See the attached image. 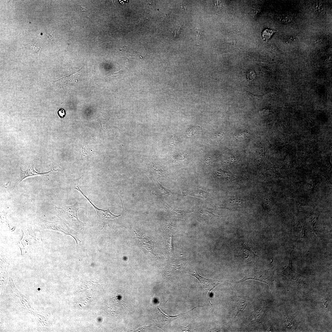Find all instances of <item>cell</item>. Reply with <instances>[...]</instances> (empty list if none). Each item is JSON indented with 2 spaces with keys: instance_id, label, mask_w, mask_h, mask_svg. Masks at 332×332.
<instances>
[{
  "instance_id": "1",
  "label": "cell",
  "mask_w": 332,
  "mask_h": 332,
  "mask_svg": "<svg viewBox=\"0 0 332 332\" xmlns=\"http://www.w3.org/2000/svg\"><path fill=\"white\" fill-rule=\"evenodd\" d=\"M55 209L57 216L71 226L76 229L83 227L84 223L78 218V212L79 209L85 208L80 207L78 203L72 206L62 208L55 206Z\"/></svg>"
},
{
  "instance_id": "2",
  "label": "cell",
  "mask_w": 332,
  "mask_h": 332,
  "mask_svg": "<svg viewBox=\"0 0 332 332\" xmlns=\"http://www.w3.org/2000/svg\"><path fill=\"white\" fill-rule=\"evenodd\" d=\"M274 272V267L263 270H252L248 272L242 280L235 282L239 283L248 280H254L266 283L271 289H273Z\"/></svg>"
},
{
  "instance_id": "3",
  "label": "cell",
  "mask_w": 332,
  "mask_h": 332,
  "mask_svg": "<svg viewBox=\"0 0 332 332\" xmlns=\"http://www.w3.org/2000/svg\"><path fill=\"white\" fill-rule=\"evenodd\" d=\"M79 182H76L73 188L77 190L88 200L90 203L96 211L97 215L100 220H102L103 221L112 220L119 217L121 216L120 215H116L113 214L110 211L109 208L107 210L103 209H99L95 206L87 197L86 195L80 189L79 186Z\"/></svg>"
},
{
  "instance_id": "4",
  "label": "cell",
  "mask_w": 332,
  "mask_h": 332,
  "mask_svg": "<svg viewBox=\"0 0 332 332\" xmlns=\"http://www.w3.org/2000/svg\"><path fill=\"white\" fill-rule=\"evenodd\" d=\"M20 174L19 179L15 184L13 188L19 184L23 180L26 178L35 176H49L54 172L58 170L53 169L45 173H40L37 172L34 169V164H30L29 165L28 169L26 171H23L20 168Z\"/></svg>"
},
{
  "instance_id": "5",
  "label": "cell",
  "mask_w": 332,
  "mask_h": 332,
  "mask_svg": "<svg viewBox=\"0 0 332 332\" xmlns=\"http://www.w3.org/2000/svg\"><path fill=\"white\" fill-rule=\"evenodd\" d=\"M190 274L196 278L201 283L204 289L207 291L209 303L212 304L210 301L211 292L218 285L219 281L206 279L201 276L199 274L197 270L194 271L193 274Z\"/></svg>"
},
{
  "instance_id": "6",
  "label": "cell",
  "mask_w": 332,
  "mask_h": 332,
  "mask_svg": "<svg viewBox=\"0 0 332 332\" xmlns=\"http://www.w3.org/2000/svg\"><path fill=\"white\" fill-rule=\"evenodd\" d=\"M291 254L289 265L287 267L281 272V273L286 276L292 283H298L304 281L307 279V277L301 275L294 271L290 266L291 260Z\"/></svg>"
},
{
  "instance_id": "7",
  "label": "cell",
  "mask_w": 332,
  "mask_h": 332,
  "mask_svg": "<svg viewBox=\"0 0 332 332\" xmlns=\"http://www.w3.org/2000/svg\"><path fill=\"white\" fill-rule=\"evenodd\" d=\"M239 255L247 262H249L253 261L257 256L249 247L248 245L245 242L242 243L240 246Z\"/></svg>"
},
{
  "instance_id": "8",
  "label": "cell",
  "mask_w": 332,
  "mask_h": 332,
  "mask_svg": "<svg viewBox=\"0 0 332 332\" xmlns=\"http://www.w3.org/2000/svg\"><path fill=\"white\" fill-rule=\"evenodd\" d=\"M183 196H190L201 198H205L207 197V193L200 190H184L182 192Z\"/></svg>"
},
{
  "instance_id": "9",
  "label": "cell",
  "mask_w": 332,
  "mask_h": 332,
  "mask_svg": "<svg viewBox=\"0 0 332 332\" xmlns=\"http://www.w3.org/2000/svg\"><path fill=\"white\" fill-rule=\"evenodd\" d=\"M243 200L239 198H232L224 201V208L227 209H232L233 207L238 206L242 204Z\"/></svg>"
},
{
  "instance_id": "10",
  "label": "cell",
  "mask_w": 332,
  "mask_h": 332,
  "mask_svg": "<svg viewBox=\"0 0 332 332\" xmlns=\"http://www.w3.org/2000/svg\"><path fill=\"white\" fill-rule=\"evenodd\" d=\"M248 304V302L246 300L241 301L237 304L234 310L235 317L244 310Z\"/></svg>"
},
{
  "instance_id": "11",
  "label": "cell",
  "mask_w": 332,
  "mask_h": 332,
  "mask_svg": "<svg viewBox=\"0 0 332 332\" xmlns=\"http://www.w3.org/2000/svg\"><path fill=\"white\" fill-rule=\"evenodd\" d=\"M155 181L156 187L161 193L167 196H169L172 194L171 191L164 187L157 181Z\"/></svg>"
},
{
  "instance_id": "12",
  "label": "cell",
  "mask_w": 332,
  "mask_h": 332,
  "mask_svg": "<svg viewBox=\"0 0 332 332\" xmlns=\"http://www.w3.org/2000/svg\"><path fill=\"white\" fill-rule=\"evenodd\" d=\"M165 205L166 208H167V209H168L170 212L174 215L177 216H181L183 215L184 213V211L177 209H175L171 207V206H169L167 204H166Z\"/></svg>"
},
{
  "instance_id": "13",
  "label": "cell",
  "mask_w": 332,
  "mask_h": 332,
  "mask_svg": "<svg viewBox=\"0 0 332 332\" xmlns=\"http://www.w3.org/2000/svg\"><path fill=\"white\" fill-rule=\"evenodd\" d=\"M276 32L277 31H275L266 29L263 31L262 37L264 40H267L269 39L272 34Z\"/></svg>"
},
{
  "instance_id": "14",
  "label": "cell",
  "mask_w": 332,
  "mask_h": 332,
  "mask_svg": "<svg viewBox=\"0 0 332 332\" xmlns=\"http://www.w3.org/2000/svg\"><path fill=\"white\" fill-rule=\"evenodd\" d=\"M249 133L247 131H245L237 135L236 136V138L237 139H245L247 137Z\"/></svg>"
},
{
  "instance_id": "15",
  "label": "cell",
  "mask_w": 332,
  "mask_h": 332,
  "mask_svg": "<svg viewBox=\"0 0 332 332\" xmlns=\"http://www.w3.org/2000/svg\"><path fill=\"white\" fill-rule=\"evenodd\" d=\"M58 114L59 116L60 117L61 119H63L66 116V111L64 108H60V109H59L58 110Z\"/></svg>"
},
{
  "instance_id": "16",
  "label": "cell",
  "mask_w": 332,
  "mask_h": 332,
  "mask_svg": "<svg viewBox=\"0 0 332 332\" xmlns=\"http://www.w3.org/2000/svg\"><path fill=\"white\" fill-rule=\"evenodd\" d=\"M255 76L256 75L253 70L250 71L247 74V78L250 80H253L254 79Z\"/></svg>"
},
{
  "instance_id": "17",
  "label": "cell",
  "mask_w": 332,
  "mask_h": 332,
  "mask_svg": "<svg viewBox=\"0 0 332 332\" xmlns=\"http://www.w3.org/2000/svg\"><path fill=\"white\" fill-rule=\"evenodd\" d=\"M281 20L282 22L286 23L290 22L292 21V19L291 17L288 16L284 15L282 16Z\"/></svg>"
},
{
  "instance_id": "18",
  "label": "cell",
  "mask_w": 332,
  "mask_h": 332,
  "mask_svg": "<svg viewBox=\"0 0 332 332\" xmlns=\"http://www.w3.org/2000/svg\"><path fill=\"white\" fill-rule=\"evenodd\" d=\"M86 146L85 144V141H84V143H83V145L82 148V153L81 159L82 158V156L84 157L87 155V154L86 153Z\"/></svg>"
},
{
  "instance_id": "19",
  "label": "cell",
  "mask_w": 332,
  "mask_h": 332,
  "mask_svg": "<svg viewBox=\"0 0 332 332\" xmlns=\"http://www.w3.org/2000/svg\"><path fill=\"white\" fill-rule=\"evenodd\" d=\"M224 136V135L221 133H219L217 134L215 136V138L216 139L218 140H220Z\"/></svg>"
},
{
  "instance_id": "20",
  "label": "cell",
  "mask_w": 332,
  "mask_h": 332,
  "mask_svg": "<svg viewBox=\"0 0 332 332\" xmlns=\"http://www.w3.org/2000/svg\"><path fill=\"white\" fill-rule=\"evenodd\" d=\"M79 5L80 6L79 7H80L82 11H87L88 10V9L87 8H86L85 7L82 6L81 5L79 4Z\"/></svg>"
},
{
  "instance_id": "21",
  "label": "cell",
  "mask_w": 332,
  "mask_h": 332,
  "mask_svg": "<svg viewBox=\"0 0 332 332\" xmlns=\"http://www.w3.org/2000/svg\"><path fill=\"white\" fill-rule=\"evenodd\" d=\"M119 72H120V71H118V72H117L116 73H114L113 75H111V76H112V77H115V76H116L118 75V74H118V73H119Z\"/></svg>"
}]
</instances>
